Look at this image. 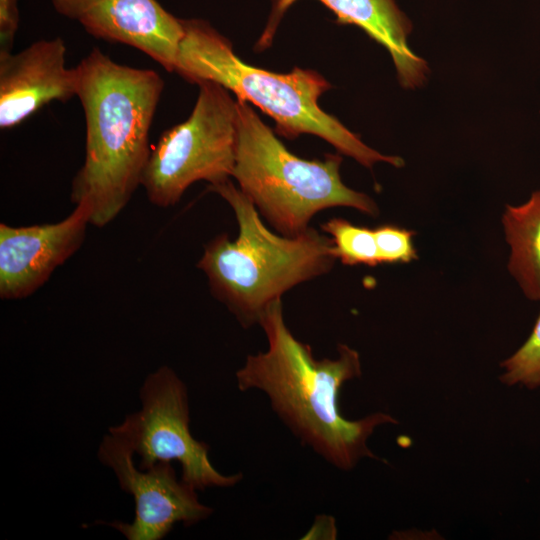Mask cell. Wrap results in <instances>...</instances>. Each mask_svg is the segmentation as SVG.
Here are the masks:
<instances>
[{
  "mask_svg": "<svg viewBox=\"0 0 540 540\" xmlns=\"http://www.w3.org/2000/svg\"><path fill=\"white\" fill-rule=\"evenodd\" d=\"M259 324L268 348L247 356L236 372L238 389L266 394L291 432L341 470L352 469L362 458H377L367 445L368 438L376 427L398 421L382 412L349 420L338 406L343 384L361 376L359 353L338 344L337 358L315 359L310 345L295 338L287 327L281 299L267 307Z\"/></svg>",
  "mask_w": 540,
  "mask_h": 540,
  "instance_id": "6da1fadb",
  "label": "cell"
},
{
  "mask_svg": "<svg viewBox=\"0 0 540 540\" xmlns=\"http://www.w3.org/2000/svg\"><path fill=\"white\" fill-rule=\"evenodd\" d=\"M77 68V97L86 126L85 156L72 180L70 198L74 204L87 202L91 224L104 227L141 185L164 81L155 70L117 63L98 48Z\"/></svg>",
  "mask_w": 540,
  "mask_h": 540,
  "instance_id": "7a4b0ae2",
  "label": "cell"
},
{
  "mask_svg": "<svg viewBox=\"0 0 540 540\" xmlns=\"http://www.w3.org/2000/svg\"><path fill=\"white\" fill-rule=\"evenodd\" d=\"M233 209L238 236L211 239L197 263L212 295L244 328L259 321L267 307L296 285L328 273L337 257L332 239L312 227L288 237L262 222L255 205L229 179L209 185Z\"/></svg>",
  "mask_w": 540,
  "mask_h": 540,
  "instance_id": "3957f363",
  "label": "cell"
},
{
  "mask_svg": "<svg viewBox=\"0 0 540 540\" xmlns=\"http://www.w3.org/2000/svg\"><path fill=\"white\" fill-rule=\"evenodd\" d=\"M175 71L193 84L217 83L233 92L238 100L261 109L276 123V133L294 140L301 134L322 138L336 150L371 168L376 162L402 167L398 156L383 155L367 146L360 136L318 105L319 97L331 84L318 72L295 67L289 73H275L244 63L231 42L207 21L181 19Z\"/></svg>",
  "mask_w": 540,
  "mask_h": 540,
  "instance_id": "277c9868",
  "label": "cell"
},
{
  "mask_svg": "<svg viewBox=\"0 0 540 540\" xmlns=\"http://www.w3.org/2000/svg\"><path fill=\"white\" fill-rule=\"evenodd\" d=\"M236 105L238 141L232 177L279 234L304 233L312 217L327 208L350 207L378 215L371 197L343 183L341 155L302 159L287 149L248 102L237 99Z\"/></svg>",
  "mask_w": 540,
  "mask_h": 540,
  "instance_id": "5b68a950",
  "label": "cell"
},
{
  "mask_svg": "<svg viewBox=\"0 0 540 540\" xmlns=\"http://www.w3.org/2000/svg\"><path fill=\"white\" fill-rule=\"evenodd\" d=\"M192 113L163 132L151 150L141 186L155 206H174L194 182L232 177L237 141L236 100L223 86L204 81Z\"/></svg>",
  "mask_w": 540,
  "mask_h": 540,
  "instance_id": "8992f818",
  "label": "cell"
},
{
  "mask_svg": "<svg viewBox=\"0 0 540 540\" xmlns=\"http://www.w3.org/2000/svg\"><path fill=\"white\" fill-rule=\"evenodd\" d=\"M139 398L141 409L111 426L109 433L139 457L141 469L176 461L182 480L197 491L230 488L242 480V473L225 475L215 469L208 457V444L192 436L188 390L172 368L161 366L148 374Z\"/></svg>",
  "mask_w": 540,
  "mask_h": 540,
  "instance_id": "52a82bcc",
  "label": "cell"
},
{
  "mask_svg": "<svg viewBox=\"0 0 540 540\" xmlns=\"http://www.w3.org/2000/svg\"><path fill=\"white\" fill-rule=\"evenodd\" d=\"M134 456L123 440L109 432L97 451L101 464L111 469L121 490L134 500L131 523H108L126 539L161 540L177 523L192 526L212 515L213 509L200 502L197 490L178 478L172 462H157L141 469Z\"/></svg>",
  "mask_w": 540,
  "mask_h": 540,
  "instance_id": "ba28073f",
  "label": "cell"
},
{
  "mask_svg": "<svg viewBox=\"0 0 540 540\" xmlns=\"http://www.w3.org/2000/svg\"><path fill=\"white\" fill-rule=\"evenodd\" d=\"M55 223L13 227L0 224V297L26 298L50 278L83 244L91 224L87 202Z\"/></svg>",
  "mask_w": 540,
  "mask_h": 540,
  "instance_id": "9c48e42d",
  "label": "cell"
},
{
  "mask_svg": "<svg viewBox=\"0 0 540 540\" xmlns=\"http://www.w3.org/2000/svg\"><path fill=\"white\" fill-rule=\"evenodd\" d=\"M50 1L57 13L78 22L91 36L133 47L168 72L175 71L182 22L157 0Z\"/></svg>",
  "mask_w": 540,
  "mask_h": 540,
  "instance_id": "30bf717a",
  "label": "cell"
},
{
  "mask_svg": "<svg viewBox=\"0 0 540 540\" xmlns=\"http://www.w3.org/2000/svg\"><path fill=\"white\" fill-rule=\"evenodd\" d=\"M61 37L38 40L21 50L0 51V128L10 129L52 101L77 96L79 70L67 68Z\"/></svg>",
  "mask_w": 540,
  "mask_h": 540,
  "instance_id": "8fae6325",
  "label": "cell"
},
{
  "mask_svg": "<svg viewBox=\"0 0 540 540\" xmlns=\"http://www.w3.org/2000/svg\"><path fill=\"white\" fill-rule=\"evenodd\" d=\"M297 0H271L272 10L263 33L255 45L256 51L267 49L287 9ZM337 17L339 24H353L390 54L399 83L404 88H416L426 81L429 68L408 45L412 25L394 0H318Z\"/></svg>",
  "mask_w": 540,
  "mask_h": 540,
  "instance_id": "7c38bea8",
  "label": "cell"
},
{
  "mask_svg": "<svg viewBox=\"0 0 540 540\" xmlns=\"http://www.w3.org/2000/svg\"><path fill=\"white\" fill-rule=\"evenodd\" d=\"M510 247L508 270L523 294L540 300V190L518 206L507 205L502 215Z\"/></svg>",
  "mask_w": 540,
  "mask_h": 540,
  "instance_id": "4fadbf2b",
  "label": "cell"
},
{
  "mask_svg": "<svg viewBox=\"0 0 540 540\" xmlns=\"http://www.w3.org/2000/svg\"><path fill=\"white\" fill-rule=\"evenodd\" d=\"M329 234L337 259L345 265L379 264L374 230L356 226L343 218H333L321 225Z\"/></svg>",
  "mask_w": 540,
  "mask_h": 540,
  "instance_id": "5bb4252c",
  "label": "cell"
},
{
  "mask_svg": "<svg viewBox=\"0 0 540 540\" xmlns=\"http://www.w3.org/2000/svg\"><path fill=\"white\" fill-rule=\"evenodd\" d=\"M503 384L523 385L529 389L540 387V315L525 343L501 363Z\"/></svg>",
  "mask_w": 540,
  "mask_h": 540,
  "instance_id": "9a60e30c",
  "label": "cell"
},
{
  "mask_svg": "<svg viewBox=\"0 0 540 540\" xmlns=\"http://www.w3.org/2000/svg\"><path fill=\"white\" fill-rule=\"evenodd\" d=\"M373 230L379 264L409 263L417 259L414 231L394 225H382Z\"/></svg>",
  "mask_w": 540,
  "mask_h": 540,
  "instance_id": "2e32d148",
  "label": "cell"
},
{
  "mask_svg": "<svg viewBox=\"0 0 540 540\" xmlns=\"http://www.w3.org/2000/svg\"><path fill=\"white\" fill-rule=\"evenodd\" d=\"M19 21L18 0H0V51H12Z\"/></svg>",
  "mask_w": 540,
  "mask_h": 540,
  "instance_id": "e0dca14e",
  "label": "cell"
},
{
  "mask_svg": "<svg viewBox=\"0 0 540 540\" xmlns=\"http://www.w3.org/2000/svg\"><path fill=\"white\" fill-rule=\"evenodd\" d=\"M336 535L335 521L332 517L326 515H320L316 518L312 528L305 535V539L325 538L334 539Z\"/></svg>",
  "mask_w": 540,
  "mask_h": 540,
  "instance_id": "ac0fdd59",
  "label": "cell"
}]
</instances>
